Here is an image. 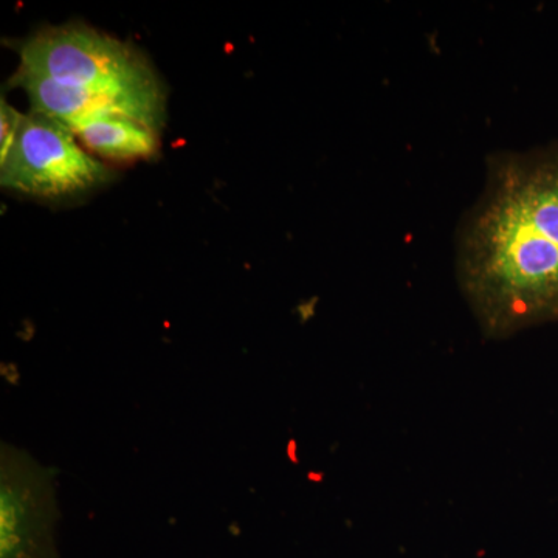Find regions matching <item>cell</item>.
<instances>
[{
	"instance_id": "cell-1",
	"label": "cell",
	"mask_w": 558,
	"mask_h": 558,
	"mask_svg": "<svg viewBox=\"0 0 558 558\" xmlns=\"http://www.w3.org/2000/svg\"><path fill=\"white\" fill-rule=\"evenodd\" d=\"M457 278L490 339L558 323V142L488 159L459 227Z\"/></svg>"
},
{
	"instance_id": "cell-2",
	"label": "cell",
	"mask_w": 558,
	"mask_h": 558,
	"mask_svg": "<svg viewBox=\"0 0 558 558\" xmlns=\"http://www.w3.org/2000/svg\"><path fill=\"white\" fill-rule=\"evenodd\" d=\"M16 73L123 102L156 131L163 121V89L145 58L130 44L84 24L44 28L25 39Z\"/></svg>"
},
{
	"instance_id": "cell-3",
	"label": "cell",
	"mask_w": 558,
	"mask_h": 558,
	"mask_svg": "<svg viewBox=\"0 0 558 558\" xmlns=\"http://www.w3.org/2000/svg\"><path fill=\"white\" fill-rule=\"evenodd\" d=\"M75 135L43 113L24 116L10 153L0 160L3 189L57 199L108 182V168L81 148Z\"/></svg>"
},
{
	"instance_id": "cell-4",
	"label": "cell",
	"mask_w": 558,
	"mask_h": 558,
	"mask_svg": "<svg viewBox=\"0 0 558 558\" xmlns=\"http://www.w3.org/2000/svg\"><path fill=\"white\" fill-rule=\"evenodd\" d=\"M35 469L38 470L36 465ZM35 483L33 481L28 506H24L21 486L14 494L13 488L2 481L0 558H58L54 542L57 509L53 506L47 508V498L53 494L47 490V483L36 494L33 490Z\"/></svg>"
},
{
	"instance_id": "cell-5",
	"label": "cell",
	"mask_w": 558,
	"mask_h": 558,
	"mask_svg": "<svg viewBox=\"0 0 558 558\" xmlns=\"http://www.w3.org/2000/svg\"><path fill=\"white\" fill-rule=\"evenodd\" d=\"M73 132L87 148L108 159H145L154 156L159 148L157 131L130 117L89 121Z\"/></svg>"
},
{
	"instance_id": "cell-6",
	"label": "cell",
	"mask_w": 558,
	"mask_h": 558,
	"mask_svg": "<svg viewBox=\"0 0 558 558\" xmlns=\"http://www.w3.org/2000/svg\"><path fill=\"white\" fill-rule=\"evenodd\" d=\"M22 120H24V116L2 97V101H0V160L5 159L7 154L10 153L17 132L21 130Z\"/></svg>"
}]
</instances>
